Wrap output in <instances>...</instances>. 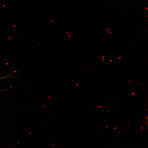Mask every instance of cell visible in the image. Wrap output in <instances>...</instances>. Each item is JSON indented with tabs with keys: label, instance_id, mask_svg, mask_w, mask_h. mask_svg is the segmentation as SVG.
Masks as SVG:
<instances>
[{
	"label": "cell",
	"instance_id": "cell-1",
	"mask_svg": "<svg viewBox=\"0 0 148 148\" xmlns=\"http://www.w3.org/2000/svg\"><path fill=\"white\" fill-rule=\"evenodd\" d=\"M10 75H9L7 76H6L0 77V79H5V78H9V76Z\"/></svg>",
	"mask_w": 148,
	"mask_h": 148
}]
</instances>
